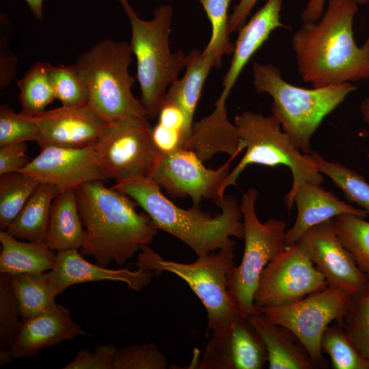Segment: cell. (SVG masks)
Returning <instances> with one entry per match:
<instances>
[{
    "label": "cell",
    "instance_id": "cell-39",
    "mask_svg": "<svg viewBox=\"0 0 369 369\" xmlns=\"http://www.w3.org/2000/svg\"><path fill=\"white\" fill-rule=\"evenodd\" d=\"M37 125L29 118L16 113L8 105L0 106V146L12 143L36 141Z\"/></svg>",
    "mask_w": 369,
    "mask_h": 369
},
{
    "label": "cell",
    "instance_id": "cell-13",
    "mask_svg": "<svg viewBox=\"0 0 369 369\" xmlns=\"http://www.w3.org/2000/svg\"><path fill=\"white\" fill-rule=\"evenodd\" d=\"M327 286L324 275L295 243L265 266L254 293V305L256 308L290 305Z\"/></svg>",
    "mask_w": 369,
    "mask_h": 369
},
{
    "label": "cell",
    "instance_id": "cell-1",
    "mask_svg": "<svg viewBox=\"0 0 369 369\" xmlns=\"http://www.w3.org/2000/svg\"><path fill=\"white\" fill-rule=\"evenodd\" d=\"M358 5L354 0H329L318 20L303 23L292 34L299 74L312 87L369 79V38L361 46L354 38Z\"/></svg>",
    "mask_w": 369,
    "mask_h": 369
},
{
    "label": "cell",
    "instance_id": "cell-24",
    "mask_svg": "<svg viewBox=\"0 0 369 369\" xmlns=\"http://www.w3.org/2000/svg\"><path fill=\"white\" fill-rule=\"evenodd\" d=\"M79 213L75 191L59 192L53 200L46 239L53 251L79 249L85 230Z\"/></svg>",
    "mask_w": 369,
    "mask_h": 369
},
{
    "label": "cell",
    "instance_id": "cell-32",
    "mask_svg": "<svg viewBox=\"0 0 369 369\" xmlns=\"http://www.w3.org/2000/svg\"><path fill=\"white\" fill-rule=\"evenodd\" d=\"M364 219L346 213L333 221L339 240L369 279V221Z\"/></svg>",
    "mask_w": 369,
    "mask_h": 369
},
{
    "label": "cell",
    "instance_id": "cell-21",
    "mask_svg": "<svg viewBox=\"0 0 369 369\" xmlns=\"http://www.w3.org/2000/svg\"><path fill=\"white\" fill-rule=\"evenodd\" d=\"M293 203L297 215L293 226L286 232L287 246L295 244L310 228L342 214H353L366 218L367 213L340 200L336 195L320 185L304 182L297 189Z\"/></svg>",
    "mask_w": 369,
    "mask_h": 369
},
{
    "label": "cell",
    "instance_id": "cell-23",
    "mask_svg": "<svg viewBox=\"0 0 369 369\" xmlns=\"http://www.w3.org/2000/svg\"><path fill=\"white\" fill-rule=\"evenodd\" d=\"M247 319L264 343L269 369H318L290 330L271 322L258 311Z\"/></svg>",
    "mask_w": 369,
    "mask_h": 369
},
{
    "label": "cell",
    "instance_id": "cell-43",
    "mask_svg": "<svg viewBox=\"0 0 369 369\" xmlns=\"http://www.w3.org/2000/svg\"><path fill=\"white\" fill-rule=\"evenodd\" d=\"M25 142L12 143L0 146V176L19 172L29 163L26 155Z\"/></svg>",
    "mask_w": 369,
    "mask_h": 369
},
{
    "label": "cell",
    "instance_id": "cell-19",
    "mask_svg": "<svg viewBox=\"0 0 369 369\" xmlns=\"http://www.w3.org/2000/svg\"><path fill=\"white\" fill-rule=\"evenodd\" d=\"M71 318L70 310L56 304L51 309L22 319L12 346L13 358L30 357L40 351L85 335Z\"/></svg>",
    "mask_w": 369,
    "mask_h": 369
},
{
    "label": "cell",
    "instance_id": "cell-48",
    "mask_svg": "<svg viewBox=\"0 0 369 369\" xmlns=\"http://www.w3.org/2000/svg\"><path fill=\"white\" fill-rule=\"evenodd\" d=\"M360 111L363 119L369 124V96L361 102Z\"/></svg>",
    "mask_w": 369,
    "mask_h": 369
},
{
    "label": "cell",
    "instance_id": "cell-29",
    "mask_svg": "<svg viewBox=\"0 0 369 369\" xmlns=\"http://www.w3.org/2000/svg\"><path fill=\"white\" fill-rule=\"evenodd\" d=\"M51 65L48 62H38L18 81V100L21 105L19 113L22 115L31 118L39 115L56 99L49 73Z\"/></svg>",
    "mask_w": 369,
    "mask_h": 369
},
{
    "label": "cell",
    "instance_id": "cell-5",
    "mask_svg": "<svg viewBox=\"0 0 369 369\" xmlns=\"http://www.w3.org/2000/svg\"><path fill=\"white\" fill-rule=\"evenodd\" d=\"M255 90L272 98L271 111L282 130L303 153H310V140L324 118L355 91L353 83L304 88L286 81L271 64L254 62Z\"/></svg>",
    "mask_w": 369,
    "mask_h": 369
},
{
    "label": "cell",
    "instance_id": "cell-31",
    "mask_svg": "<svg viewBox=\"0 0 369 369\" xmlns=\"http://www.w3.org/2000/svg\"><path fill=\"white\" fill-rule=\"evenodd\" d=\"M310 154L318 172L327 175L348 201L355 203L369 215V183L364 178L339 163L325 159L316 152Z\"/></svg>",
    "mask_w": 369,
    "mask_h": 369
},
{
    "label": "cell",
    "instance_id": "cell-10",
    "mask_svg": "<svg viewBox=\"0 0 369 369\" xmlns=\"http://www.w3.org/2000/svg\"><path fill=\"white\" fill-rule=\"evenodd\" d=\"M148 118H123L108 124L94 144L100 171L116 182L148 178L156 150Z\"/></svg>",
    "mask_w": 369,
    "mask_h": 369
},
{
    "label": "cell",
    "instance_id": "cell-36",
    "mask_svg": "<svg viewBox=\"0 0 369 369\" xmlns=\"http://www.w3.org/2000/svg\"><path fill=\"white\" fill-rule=\"evenodd\" d=\"M49 73L56 99L62 106L88 105V87L83 74L74 63L68 66L51 65Z\"/></svg>",
    "mask_w": 369,
    "mask_h": 369
},
{
    "label": "cell",
    "instance_id": "cell-4",
    "mask_svg": "<svg viewBox=\"0 0 369 369\" xmlns=\"http://www.w3.org/2000/svg\"><path fill=\"white\" fill-rule=\"evenodd\" d=\"M131 27L130 45L137 62V80L141 102L149 119L157 118L169 87L185 69L187 55L182 51L172 52L169 37L174 8L161 4L153 17L144 20L129 0H118Z\"/></svg>",
    "mask_w": 369,
    "mask_h": 369
},
{
    "label": "cell",
    "instance_id": "cell-45",
    "mask_svg": "<svg viewBox=\"0 0 369 369\" xmlns=\"http://www.w3.org/2000/svg\"><path fill=\"white\" fill-rule=\"evenodd\" d=\"M258 0H239L234 5L232 12L228 18V32L232 33L238 31L246 23L253 8Z\"/></svg>",
    "mask_w": 369,
    "mask_h": 369
},
{
    "label": "cell",
    "instance_id": "cell-6",
    "mask_svg": "<svg viewBox=\"0 0 369 369\" xmlns=\"http://www.w3.org/2000/svg\"><path fill=\"white\" fill-rule=\"evenodd\" d=\"M234 124L246 150L220 187V200L223 197L226 189L231 185L236 186L242 172L252 164L269 167L282 165L290 169L292 184L285 197L289 210L294 205V195L301 184L307 182L320 186L323 183V176L312 156L301 152L295 146L274 115L264 116L260 113L246 111L234 118Z\"/></svg>",
    "mask_w": 369,
    "mask_h": 369
},
{
    "label": "cell",
    "instance_id": "cell-20",
    "mask_svg": "<svg viewBox=\"0 0 369 369\" xmlns=\"http://www.w3.org/2000/svg\"><path fill=\"white\" fill-rule=\"evenodd\" d=\"M282 0H266L238 31L230 66L222 81L217 100L226 102L238 77L255 53L279 27H287L280 20Z\"/></svg>",
    "mask_w": 369,
    "mask_h": 369
},
{
    "label": "cell",
    "instance_id": "cell-11",
    "mask_svg": "<svg viewBox=\"0 0 369 369\" xmlns=\"http://www.w3.org/2000/svg\"><path fill=\"white\" fill-rule=\"evenodd\" d=\"M353 295L328 286L290 305L256 309L271 322L290 330L306 348L317 368H326L327 363L320 349L322 335L333 321L343 325Z\"/></svg>",
    "mask_w": 369,
    "mask_h": 369
},
{
    "label": "cell",
    "instance_id": "cell-28",
    "mask_svg": "<svg viewBox=\"0 0 369 369\" xmlns=\"http://www.w3.org/2000/svg\"><path fill=\"white\" fill-rule=\"evenodd\" d=\"M10 282L22 319L45 312L57 304V295L46 272L10 275Z\"/></svg>",
    "mask_w": 369,
    "mask_h": 369
},
{
    "label": "cell",
    "instance_id": "cell-26",
    "mask_svg": "<svg viewBox=\"0 0 369 369\" xmlns=\"http://www.w3.org/2000/svg\"><path fill=\"white\" fill-rule=\"evenodd\" d=\"M59 192L54 185L40 183L5 231L21 241L46 243L52 204Z\"/></svg>",
    "mask_w": 369,
    "mask_h": 369
},
{
    "label": "cell",
    "instance_id": "cell-2",
    "mask_svg": "<svg viewBox=\"0 0 369 369\" xmlns=\"http://www.w3.org/2000/svg\"><path fill=\"white\" fill-rule=\"evenodd\" d=\"M102 181L74 189L85 230L81 254L102 266L123 265L152 243L159 229L146 213L137 211V204L129 196Z\"/></svg>",
    "mask_w": 369,
    "mask_h": 369
},
{
    "label": "cell",
    "instance_id": "cell-46",
    "mask_svg": "<svg viewBox=\"0 0 369 369\" xmlns=\"http://www.w3.org/2000/svg\"><path fill=\"white\" fill-rule=\"evenodd\" d=\"M326 0H308L300 18L303 23L317 21L323 15ZM358 5H366L369 0H354Z\"/></svg>",
    "mask_w": 369,
    "mask_h": 369
},
{
    "label": "cell",
    "instance_id": "cell-25",
    "mask_svg": "<svg viewBox=\"0 0 369 369\" xmlns=\"http://www.w3.org/2000/svg\"><path fill=\"white\" fill-rule=\"evenodd\" d=\"M0 273H40L53 269L57 254L46 243L21 241L0 231Z\"/></svg>",
    "mask_w": 369,
    "mask_h": 369
},
{
    "label": "cell",
    "instance_id": "cell-38",
    "mask_svg": "<svg viewBox=\"0 0 369 369\" xmlns=\"http://www.w3.org/2000/svg\"><path fill=\"white\" fill-rule=\"evenodd\" d=\"M167 359L153 342L116 349L113 369H165Z\"/></svg>",
    "mask_w": 369,
    "mask_h": 369
},
{
    "label": "cell",
    "instance_id": "cell-3",
    "mask_svg": "<svg viewBox=\"0 0 369 369\" xmlns=\"http://www.w3.org/2000/svg\"><path fill=\"white\" fill-rule=\"evenodd\" d=\"M113 188L129 196L150 217L159 230L179 239L197 256L234 248L232 237L243 238L241 204L232 195L216 204L221 212L212 216L199 206L180 208L148 178L115 182Z\"/></svg>",
    "mask_w": 369,
    "mask_h": 369
},
{
    "label": "cell",
    "instance_id": "cell-34",
    "mask_svg": "<svg viewBox=\"0 0 369 369\" xmlns=\"http://www.w3.org/2000/svg\"><path fill=\"white\" fill-rule=\"evenodd\" d=\"M232 0H198L211 25V36L203 51L211 54L219 67L224 55L232 54L234 44L228 32V8Z\"/></svg>",
    "mask_w": 369,
    "mask_h": 369
},
{
    "label": "cell",
    "instance_id": "cell-16",
    "mask_svg": "<svg viewBox=\"0 0 369 369\" xmlns=\"http://www.w3.org/2000/svg\"><path fill=\"white\" fill-rule=\"evenodd\" d=\"M60 192L94 180H106L98 167L94 147H46L20 171Z\"/></svg>",
    "mask_w": 369,
    "mask_h": 369
},
{
    "label": "cell",
    "instance_id": "cell-41",
    "mask_svg": "<svg viewBox=\"0 0 369 369\" xmlns=\"http://www.w3.org/2000/svg\"><path fill=\"white\" fill-rule=\"evenodd\" d=\"M117 348L113 344L97 345L93 352L79 351L75 358L64 369H113Z\"/></svg>",
    "mask_w": 369,
    "mask_h": 369
},
{
    "label": "cell",
    "instance_id": "cell-14",
    "mask_svg": "<svg viewBox=\"0 0 369 369\" xmlns=\"http://www.w3.org/2000/svg\"><path fill=\"white\" fill-rule=\"evenodd\" d=\"M325 277L328 286L355 293L368 281L339 240L332 219L305 232L296 243Z\"/></svg>",
    "mask_w": 369,
    "mask_h": 369
},
{
    "label": "cell",
    "instance_id": "cell-9",
    "mask_svg": "<svg viewBox=\"0 0 369 369\" xmlns=\"http://www.w3.org/2000/svg\"><path fill=\"white\" fill-rule=\"evenodd\" d=\"M257 197L258 190L254 188L243 195L244 251L240 264L234 265L227 275L229 293L245 318L258 312L254 297L262 271L288 247L286 223L275 219L260 222L255 208Z\"/></svg>",
    "mask_w": 369,
    "mask_h": 369
},
{
    "label": "cell",
    "instance_id": "cell-35",
    "mask_svg": "<svg viewBox=\"0 0 369 369\" xmlns=\"http://www.w3.org/2000/svg\"><path fill=\"white\" fill-rule=\"evenodd\" d=\"M18 304L11 289L10 275L0 273V366L13 358L12 346L21 322Z\"/></svg>",
    "mask_w": 369,
    "mask_h": 369
},
{
    "label": "cell",
    "instance_id": "cell-22",
    "mask_svg": "<svg viewBox=\"0 0 369 369\" xmlns=\"http://www.w3.org/2000/svg\"><path fill=\"white\" fill-rule=\"evenodd\" d=\"M186 149L195 152L203 162L219 152L233 159L244 150L236 126L228 120L226 102L217 100L210 114L193 123Z\"/></svg>",
    "mask_w": 369,
    "mask_h": 369
},
{
    "label": "cell",
    "instance_id": "cell-30",
    "mask_svg": "<svg viewBox=\"0 0 369 369\" xmlns=\"http://www.w3.org/2000/svg\"><path fill=\"white\" fill-rule=\"evenodd\" d=\"M0 176V228L6 230L40 182L22 172Z\"/></svg>",
    "mask_w": 369,
    "mask_h": 369
},
{
    "label": "cell",
    "instance_id": "cell-33",
    "mask_svg": "<svg viewBox=\"0 0 369 369\" xmlns=\"http://www.w3.org/2000/svg\"><path fill=\"white\" fill-rule=\"evenodd\" d=\"M320 349L329 357L333 369H369L368 361L352 342L343 325L337 323L324 331Z\"/></svg>",
    "mask_w": 369,
    "mask_h": 369
},
{
    "label": "cell",
    "instance_id": "cell-27",
    "mask_svg": "<svg viewBox=\"0 0 369 369\" xmlns=\"http://www.w3.org/2000/svg\"><path fill=\"white\" fill-rule=\"evenodd\" d=\"M213 66L216 62L211 54L192 50L187 54L184 75L169 87L164 98L178 105L192 125L204 83Z\"/></svg>",
    "mask_w": 369,
    "mask_h": 369
},
{
    "label": "cell",
    "instance_id": "cell-8",
    "mask_svg": "<svg viewBox=\"0 0 369 369\" xmlns=\"http://www.w3.org/2000/svg\"><path fill=\"white\" fill-rule=\"evenodd\" d=\"M234 248H227L197 256L193 262L182 263L165 259L147 245L139 252L135 266L156 275L169 272L183 279L204 305L208 329L213 331L241 315L228 288L227 275L234 265Z\"/></svg>",
    "mask_w": 369,
    "mask_h": 369
},
{
    "label": "cell",
    "instance_id": "cell-12",
    "mask_svg": "<svg viewBox=\"0 0 369 369\" xmlns=\"http://www.w3.org/2000/svg\"><path fill=\"white\" fill-rule=\"evenodd\" d=\"M230 160L216 169L206 167L192 150L180 148L156 152L148 178L172 197H190L199 206L202 199L220 200L219 190L230 172Z\"/></svg>",
    "mask_w": 369,
    "mask_h": 369
},
{
    "label": "cell",
    "instance_id": "cell-15",
    "mask_svg": "<svg viewBox=\"0 0 369 369\" xmlns=\"http://www.w3.org/2000/svg\"><path fill=\"white\" fill-rule=\"evenodd\" d=\"M267 363L262 339L247 318L239 315L213 331L198 368L262 369Z\"/></svg>",
    "mask_w": 369,
    "mask_h": 369
},
{
    "label": "cell",
    "instance_id": "cell-7",
    "mask_svg": "<svg viewBox=\"0 0 369 369\" xmlns=\"http://www.w3.org/2000/svg\"><path fill=\"white\" fill-rule=\"evenodd\" d=\"M132 55L129 42L103 39L81 53L74 62L88 87V105L109 122L147 116L141 100L132 93L136 80L129 73Z\"/></svg>",
    "mask_w": 369,
    "mask_h": 369
},
{
    "label": "cell",
    "instance_id": "cell-17",
    "mask_svg": "<svg viewBox=\"0 0 369 369\" xmlns=\"http://www.w3.org/2000/svg\"><path fill=\"white\" fill-rule=\"evenodd\" d=\"M39 131L40 149L81 148L94 145L109 123L90 105L61 106L29 118Z\"/></svg>",
    "mask_w": 369,
    "mask_h": 369
},
{
    "label": "cell",
    "instance_id": "cell-40",
    "mask_svg": "<svg viewBox=\"0 0 369 369\" xmlns=\"http://www.w3.org/2000/svg\"><path fill=\"white\" fill-rule=\"evenodd\" d=\"M12 28L5 14L0 16V90L8 86L17 70V58L10 47Z\"/></svg>",
    "mask_w": 369,
    "mask_h": 369
},
{
    "label": "cell",
    "instance_id": "cell-44",
    "mask_svg": "<svg viewBox=\"0 0 369 369\" xmlns=\"http://www.w3.org/2000/svg\"><path fill=\"white\" fill-rule=\"evenodd\" d=\"M157 118L158 123L182 131L186 136L188 144L193 125L189 122L184 111L178 105L173 102L164 100Z\"/></svg>",
    "mask_w": 369,
    "mask_h": 369
},
{
    "label": "cell",
    "instance_id": "cell-42",
    "mask_svg": "<svg viewBox=\"0 0 369 369\" xmlns=\"http://www.w3.org/2000/svg\"><path fill=\"white\" fill-rule=\"evenodd\" d=\"M152 138L156 152L167 154L180 148H186L187 139L178 129L165 126L157 122L152 128Z\"/></svg>",
    "mask_w": 369,
    "mask_h": 369
},
{
    "label": "cell",
    "instance_id": "cell-37",
    "mask_svg": "<svg viewBox=\"0 0 369 369\" xmlns=\"http://www.w3.org/2000/svg\"><path fill=\"white\" fill-rule=\"evenodd\" d=\"M343 327L369 362V279L362 288L353 295Z\"/></svg>",
    "mask_w": 369,
    "mask_h": 369
},
{
    "label": "cell",
    "instance_id": "cell-47",
    "mask_svg": "<svg viewBox=\"0 0 369 369\" xmlns=\"http://www.w3.org/2000/svg\"><path fill=\"white\" fill-rule=\"evenodd\" d=\"M25 1L27 3L34 17L39 20H42L44 18V14H43L44 0H25Z\"/></svg>",
    "mask_w": 369,
    "mask_h": 369
},
{
    "label": "cell",
    "instance_id": "cell-18",
    "mask_svg": "<svg viewBox=\"0 0 369 369\" xmlns=\"http://www.w3.org/2000/svg\"><path fill=\"white\" fill-rule=\"evenodd\" d=\"M79 249H68L57 253L56 264L46 272L47 277L57 295L72 285L104 280L122 282L131 290L139 291L148 286L154 272L137 268L109 269L92 264L83 258Z\"/></svg>",
    "mask_w": 369,
    "mask_h": 369
}]
</instances>
